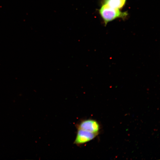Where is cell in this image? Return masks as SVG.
<instances>
[{
	"mask_svg": "<svg viewBox=\"0 0 160 160\" xmlns=\"http://www.w3.org/2000/svg\"><path fill=\"white\" fill-rule=\"evenodd\" d=\"M99 12L105 25L117 18H125L128 15L126 12H122L120 9L111 7L104 4H102Z\"/></svg>",
	"mask_w": 160,
	"mask_h": 160,
	"instance_id": "1",
	"label": "cell"
},
{
	"mask_svg": "<svg viewBox=\"0 0 160 160\" xmlns=\"http://www.w3.org/2000/svg\"><path fill=\"white\" fill-rule=\"evenodd\" d=\"M77 129H82L88 132L98 133L100 126L95 120L86 119L81 121L76 125Z\"/></svg>",
	"mask_w": 160,
	"mask_h": 160,
	"instance_id": "2",
	"label": "cell"
},
{
	"mask_svg": "<svg viewBox=\"0 0 160 160\" xmlns=\"http://www.w3.org/2000/svg\"><path fill=\"white\" fill-rule=\"evenodd\" d=\"M98 134L82 129H77L74 143L78 145L83 144L93 139Z\"/></svg>",
	"mask_w": 160,
	"mask_h": 160,
	"instance_id": "3",
	"label": "cell"
},
{
	"mask_svg": "<svg viewBox=\"0 0 160 160\" xmlns=\"http://www.w3.org/2000/svg\"><path fill=\"white\" fill-rule=\"evenodd\" d=\"M127 0H103L102 4L119 9L122 8L126 3Z\"/></svg>",
	"mask_w": 160,
	"mask_h": 160,
	"instance_id": "4",
	"label": "cell"
}]
</instances>
